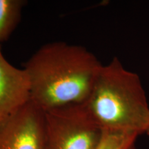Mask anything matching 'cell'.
Returning a JSON list of instances; mask_svg holds the SVG:
<instances>
[{
    "instance_id": "7",
    "label": "cell",
    "mask_w": 149,
    "mask_h": 149,
    "mask_svg": "<svg viewBox=\"0 0 149 149\" xmlns=\"http://www.w3.org/2000/svg\"><path fill=\"white\" fill-rule=\"evenodd\" d=\"M137 137L135 134L103 130L102 139L96 149H135Z\"/></svg>"
},
{
    "instance_id": "5",
    "label": "cell",
    "mask_w": 149,
    "mask_h": 149,
    "mask_svg": "<svg viewBox=\"0 0 149 149\" xmlns=\"http://www.w3.org/2000/svg\"><path fill=\"white\" fill-rule=\"evenodd\" d=\"M31 102V86L24 68L6 59L0 44V128Z\"/></svg>"
},
{
    "instance_id": "3",
    "label": "cell",
    "mask_w": 149,
    "mask_h": 149,
    "mask_svg": "<svg viewBox=\"0 0 149 149\" xmlns=\"http://www.w3.org/2000/svg\"><path fill=\"white\" fill-rule=\"evenodd\" d=\"M44 112L46 149H96L103 130L84 104Z\"/></svg>"
},
{
    "instance_id": "1",
    "label": "cell",
    "mask_w": 149,
    "mask_h": 149,
    "mask_svg": "<svg viewBox=\"0 0 149 149\" xmlns=\"http://www.w3.org/2000/svg\"><path fill=\"white\" fill-rule=\"evenodd\" d=\"M102 64L84 46L44 44L24 64L31 101L44 111L88 100Z\"/></svg>"
},
{
    "instance_id": "6",
    "label": "cell",
    "mask_w": 149,
    "mask_h": 149,
    "mask_svg": "<svg viewBox=\"0 0 149 149\" xmlns=\"http://www.w3.org/2000/svg\"><path fill=\"white\" fill-rule=\"evenodd\" d=\"M24 0H0V44L8 40L22 19Z\"/></svg>"
},
{
    "instance_id": "4",
    "label": "cell",
    "mask_w": 149,
    "mask_h": 149,
    "mask_svg": "<svg viewBox=\"0 0 149 149\" xmlns=\"http://www.w3.org/2000/svg\"><path fill=\"white\" fill-rule=\"evenodd\" d=\"M0 149H46L44 111L28 103L0 128Z\"/></svg>"
},
{
    "instance_id": "8",
    "label": "cell",
    "mask_w": 149,
    "mask_h": 149,
    "mask_svg": "<svg viewBox=\"0 0 149 149\" xmlns=\"http://www.w3.org/2000/svg\"><path fill=\"white\" fill-rule=\"evenodd\" d=\"M146 134H147V135H148V137H149V128H148V130H147V132H146Z\"/></svg>"
},
{
    "instance_id": "2",
    "label": "cell",
    "mask_w": 149,
    "mask_h": 149,
    "mask_svg": "<svg viewBox=\"0 0 149 149\" xmlns=\"http://www.w3.org/2000/svg\"><path fill=\"white\" fill-rule=\"evenodd\" d=\"M84 105L102 130L139 136L149 128V105L140 78L117 57L102 65Z\"/></svg>"
}]
</instances>
